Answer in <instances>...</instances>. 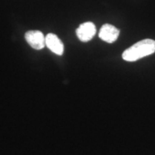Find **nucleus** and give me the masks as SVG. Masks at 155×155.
<instances>
[{
  "mask_svg": "<svg viewBox=\"0 0 155 155\" xmlns=\"http://www.w3.org/2000/svg\"><path fill=\"white\" fill-rule=\"evenodd\" d=\"M154 53L155 40L152 39H145L125 50L122 54V58L126 61L134 62Z\"/></svg>",
  "mask_w": 155,
  "mask_h": 155,
  "instance_id": "obj_1",
  "label": "nucleus"
},
{
  "mask_svg": "<svg viewBox=\"0 0 155 155\" xmlns=\"http://www.w3.org/2000/svg\"><path fill=\"white\" fill-rule=\"evenodd\" d=\"M25 40L31 47L35 50H42L45 46V37L40 31H28L25 34Z\"/></svg>",
  "mask_w": 155,
  "mask_h": 155,
  "instance_id": "obj_2",
  "label": "nucleus"
},
{
  "mask_svg": "<svg viewBox=\"0 0 155 155\" xmlns=\"http://www.w3.org/2000/svg\"><path fill=\"white\" fill-rule=\"evenodd\" d=\"M96 33V28L94 23L86 22L81 24L76 30L78 38L82 42H88L94 38Z\"/></svg>",
  "mask_w": 155,
  "mask_h": 155,
  "instance_id": "obj_3",
  "label": "nucleus"
},
{
  "mask_svg": "<svg viewBox=\"0 0 155 155\" xmlns=\"http://www.w3.org/2000/svg\"><path fill=\"white\" fill-rule=\"evenodd\" d=\"M120 31L116 27L110 24L104 25L101 28L98 36L101 40L108 43H113L117 40Z\"/></svg>",
  "mask_w": 155,
  "mask_h": 155,
  "instance_id": "obj_4",
  "label": "nucleus"
},
{
  "mask_svg": "<svg viewBox=\"0 0 155 155\" xmlns=\"http://www.w3.org/2000/svg\"><path fill=\"white\" fill-rule=\"evenodd\" d=\"M45 45L56 55H62L64 53L63 42L55 34L49 33L46 35Z\"/></svg>",
  "mask_w": 155,
  "mask_h": 155,
  "instance_id": "obj_5",
  "label": "nucleus"
}]
</instances>
